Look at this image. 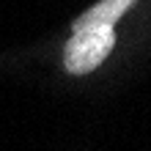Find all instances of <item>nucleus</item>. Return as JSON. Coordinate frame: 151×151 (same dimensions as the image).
<instances>
[{"label":"nucleus","mask_w":151,"mask_h":151,"mask_svg":"<svg viewBox=\"0 0 151 151\" xmlns=\"http://www.w3.org/2000/svg\"><path fill=\"white\" fill-rule=\"evenodd\" d=\"M115 47V25H85L72 30L63 47V69L69 74H91Z\"/></svg>","instance_id":"f257e3e1"},{"label":"nucleus","mask_w":151,"mask_h":151,"mask_svg":"<svg viewBox=\"0 0 151 151\" xmlns=\"http://www.w3.org/2000/svg\"><path fill=\"white\" fill-rule=\"evenodd\" d=\"M135 3L137 0H99L96 6L85 8V11L72 22V30L85 28V25H115Z\"/></svg>","instance_id":"f03ea898"}]
</instances>
